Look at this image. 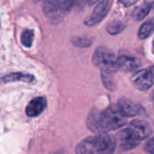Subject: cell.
<instances>
[{
    "instance_id": "cell-22",
    "label": "cell",
    "mask_w": 154,
    "mask_h": 154,
    "mask_svg": "<svg viewBox=\"0 0 154 154\" xmlns=\"http://www.w3.org/2000/svg\"><path fill=\"white\" fill-rule=\"evenodd\" d=\"M151 99H152V102L154 106V90L152 92V94H151Z\"/></svg>"
},
{
    "instance_id": "cell-20",
    "label": "cell",
    "mask_w": 154,
    "mask_h": 154,
    "mask_svg": "<svg viewBox=\"0 0 154 154\" xmlns=\"http://www.w3.org/2000/svg\"><path fill=\"white\" fill-rule=\"evenodd\" d=\"M118 1L125 6H131L135 5L139 0H118Z\"/></svg>"
},
{
    "instance_id": "cell-8",
    "label": "cell",
    "mask_w": 154,
    "mask_h": 154,
    "mask_svg": "<svg viewBox=\"0 0 154 154\" xmlns=\"http://www.w3.org/2000/svg\"><path fill=\"white\" fill-rule=\"evenodd\" d=\"M117 106L125 117L137 116L141 115L143 111V107L140 105H138L135 102H134L128 98H125V97L120 98L118 100Z\"/></svg>"
},
{
    "instance_id": "cell-3",
    "label": "cell",
    "mask_w": 154,
    "mask_h": 154,
    "mask_svg": "<svg viewBox=\"0 0 154 154\" xmlns=\"http://www.w3.org/2000/svg\"><path fill=\"white\" fill-rule=\"evenodd\" d=\"M117 140L109 134L90 136L80 142L76 147V154H114Z\"/></svg>"
},
{
    "instance_id": "cell-2",
    "label": "cell",
    "mask_w": 154,
    "mask_h": 154,
    "mask_svg": "<svg viewBox=\"0 0 154 154\" xmlns=\"http://www.w3.org/2000/svg\"><path fill=\"white\" fill-rule=\"evenodd\" d=\"M152 134V128L148 123L143 120H134L130 125L121 130L117 138L120 143V147L124 151L132 150L137 147L143 140H145Z\"/></svg>"
},
{
    "instance_id": "cell-24",
    "label": "cell",
    "mask_w": 154,
    "mask_h": 154,
    "mask_svg": "<svg viewBox=\"0 0 154 154\" xmlns=\"http://www.w3.org/2000/svg\"><path fill=\"white\" fill-rule=\"evenodd\" d=\"M152 52L154 53V40H153V42H152Z\"/></svg>"
},
{
    "instance_id": "cell-12",
    "label": "cell",
    "mask_w": 154,
    "mask_h": 154,
    "mask_svg": "<svg viewBox=\"0 0 154 154\" xmlns=\"http://www.w3.org/2000/svg\"><path fill=\"white\" fill-rule=\"evenodd\" d=\"M116 72L112 71V70H108V69H101V79L103 81L104 86L106 87V89L113 91L116 89V80L114 78V74Z\"/></svg>"
},
{
    "instance_id": "cell-11",
    "label": "cell",
    "mask_w": 154,
    "mask_h": 154,
    "mask_svg": "<svg viewBox=\"0 0 154 154\" xmlns=\"http://www.w3.org/2000/svg\"><path fill=\"white\" fill-rule=\"evenodd\" d=\"M33 80H34V77L32 75L27 74V73H22V72L9 73L1 79V81L4 83L14 82V81H22V82H25V83H31Z\"/></svg>"
},
{
    "instance_id": "cell-17",
    "label": "cell",
    "mask_w": 154,
    "mask_h": 154,
    "mask_svg": "<svg viewBox=\"0 0 154 154\" xmlns=\"http://www.w3.org/2000/svg\"><path fill=\"white\" fill-rule=\"evenodd\" d=\"M72 43L80 48H87L89 47L92 43V40L88 37H75L71 40Z\"/></svg>"
},
{
    "instance_id": "cell-21",
    "label": "cell",
    "mask_w": 154,
    "mask_h": 154,
    "mask_svg": "<svg viewBox=\"0 0 154 154\" xmlns=\"http://www.w3.org/2000/svg\"><path fill=\"white\" fill-rule=\"evenodd\" d=\"M100 0H89L88 1V4L90 5H94V4H96L97 2H99Z\"/></svg>"
},
{
    "instance_id": "cell-6",
    "label": "cell",
    "mask_w": 154,
    "mask_h": 154,
    "mask_svg": "<svg viewBox=\"0 0 154 154\" xmlns=\"http://www.w3.org/2000/svg\"><path fill=\"white\" fill-rule=\"evenodd\" d=\"M133 85L141 91L150 89L154 83V76L150 69L137 70L131 78Z\"/></svg>"
},
{
    "instance_id": "cell-5",
    "label": "cell",
    "mask_w": 154,
    "mask_h": 154,
    "mask_svg": "<svg viewBox=\"0 0 154 154\" xmlns=\"http://www.w3.org/2000/svg\"><path fill=\"white\" fill-rule=\"evenodd\" d=\"M116 58L114 52L109 49L100 46L96 49L92 61L95 66L100 68L101 69H108L116 72Z\"/></svg>"
},
{
    "instance_id": "cell-4",
    "label": "cell",
    "mask_w": 154,
    "mask_h": 154,
    "mask_svg": "<svg viewBox=\"0 0 154 154\" xmlns=\"http://www.w3.org/2000/svg\"><path fill=\"white\" fill-rule=\"evenodd\" d=\"M73 8L72 0H45L43 12L50 20H60Z\"/></svg>"
},
{
    "instance_id": "cell-13",
    "label": "cell",
    "mask_w": 154,
    "mask_h": 154,
    "mask_svg": "<svg viewBox=\"0 0 154 154\" xmlns=\"http://www.w3.org/2000/svg\"><path fill=\"white\" fill-rule=\"evenodd\" d=\"M154 32V19L144 22L138 31V37L144 40L151 36Z\"/></svg>"
},
{
    "instance_id": "cell-1",
    "label": "cell",
    "mask_w": 154,
    "mask_h": 154,
    "mask_svg": "<svg viewBox=\"0 0 154 154\" xmlns=\"http://www.w3.org/2000/svg\"><path fill=\"white\" fill-rule=\"evenodd\" d=\"M127 118L123 115L117 105H110L104 110L93 109L87 118L88 128L97 134H107L126 125Z\"/></svg>"
},
{
    "instance_id": "cell-16",
    "label": "cell",
    "mask_w": 154,
    "mask_h": 154,
    "mask_svg": "<svg viewBox=\"0 0 154 154\" xmlns=\"http://www.w3.org/2000/svg\"><path fill=\"white\" fill-rule=\"evenodd\" d=\"M33 37H34V32L32 30H24L21 35L22 44L26 48H30L32 44Z\"/></svg>"
},
{
    "instance_id": "cell-19",
    "label": "cell",
    "mask_w": 154,
    "mask_h": 154,
    "mask_svg": "<svg viewBox=\"0 0 154 154\" xmlns=\"http://www.w3.org/2000/svg\"><path fill=\"white\" fill-rule=\"evenodd\" d=\"M89 0H72L73 7L75 8H82Z\"/></svg>"
},
{
    "instance_id": "cell-15",
    "label": "cell",
    "mask_w": 154,
    "mask_h": 154,
    "mask_svg": "<svg viewBox=\"0 0 154 154\" xmlns=\"http://www.w3.org/2000/svg\"><path fill=\"white\" fill-rule=\"evenodd\" d=\"M125 29V24L120 21L110 22L106 26V31L111 35H116Z\"/></svg>"
},
{
    "instance_id": "cell-18",
    "label": "cell",
    "mask_w": 154,
    "mask_h": 154,
    "mask_svg": "<svg viewBox=\"0 0 154 154\" xmlns=\"http://www.w3.org/2000/svg\"><path fill=\"white\" fill-rule=\"evenodd\" d=\"M144 151L150 154H154V137L151 138L144 144Z\"/></svg>"
},
{
    "instance_id": "cell-7",
    "label": "cell",
    "mask_w": 154,
    "mask_h": 154,
    "mask_svg": "<svg viewBox=\"0 0 154 154\" xmlns=\"http://www.w3.org/2000/svg\"><path fill=\"white\" fill-rule=\"evenodd\" d=\"M110 9V0H100L95 7L91 15L85 20V24L88 26H94L99 23L108 14Z\"/></svg>"
},
{
    "instance_id": "cell-10",
    "label": "cell",
    "mask_w": 154,
    "mask_h": 154,
    "mask_svg": "<svg viewBox=\"0 0 154 154\" xmlns=\"http://www.w3.org/2000/svg\"><path fill=\"white\" fill-rule=\"evenodd\" d=\"M47 106V99L44 97H38L32 99L25 108V113L29 117L39 116Z\"/></svg>"
},
{
    "instance_id": "cell-9",
    "label": "cell",
    "mask_w": 154,
    "mask_h": 154,
    "mask_svg": "<svg viewBox=\"0 0 154 154\" xmlns=\"http://www.w3.org/2000/svg\"><path fill=\"white\" fill-rule=\"evenodd\" d=\"M140 67V62L137 59L128 55H121L116 58V69L124 72L136 71Z\"/></svg>"
},
{
    "instance_id": "cell-23",
    "label": "cell",
    "mask_w": 154,
    "mask_h": 154,
    "mask_svg": "<svg viewBox=\"0 0 154 154\" xmlns=\"http://www.w3.org/2000/svg\"><path fill=\"white\" fill-rule=\"evenodd\" d=\"M150 69H151L152 73L153 74V76H154V67H151V68H150Z\"/></svg>"
},
{
    "instance_id": "cell-14",
    "label": "cell",
    "mask_w": 154,
    "mask_h": 154,
    "mask_svg": "<svg viewBox=\"0 0 154 154\" xmlns=\"http://www.w3.org/2000/svg\"><path fill=\"white\" fill-rule=\"evenodd\" d=\"M152 8V4H143L141 6L135 8V10L133 13V17L136 21H142L149 14Z\"/></svg>"
}]
</instances>
